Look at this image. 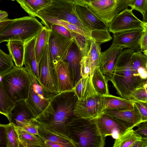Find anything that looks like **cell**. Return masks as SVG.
<instances>
[{
	"instance_id": "obj_1",
	"label": "cell",
	"mask_w": 147,
	"mask_h": 147,
	"mask_svg": "<svg viewBox=\"0 0 147 147\" xmlns=\"http://www.w3.org/2000/svg\"><path fill=\"white\" fill-rule=\"evenodd\" d=\"M78 100L74 89L61 92L54 96L45 109L32 119L45 129L69 138L67 125L75 116L74 111Z\"/></svg>"
},
{
	"instance_id": "obj_2",
	"label": "cell",
	"mask_w": 147,
	"mask_h": 147,
	"mask_svg": "<svg viewBox=\"0 0 147 147\" xmlns=\"http://www.w3.org/2000/svg\"><path fill=\"white\" fill-rule=\"evenodd\" d=\"M135 51L127 48L121 51L117 58L110 80L117 94L121 97L128 99L135 90L142 86L146 82L135 76L131 69V59Z\"/></svg>"
},
{
	"instance_id": "obj_3",
	"label": "cell",
	"mask_w": 147,
	"mask_h": 147,
	"mask_svg": "<svg viewBox=\"0 0 147 147\" xmlns=\"http://www.w3.org/2000/svg\"><path fill=\"white\" fill-rule=\"evenodd\" d=\"M69 138L75 147H104L105 138L99 129L97 119H87L75 116L67 125Z\"/></svg>"
},
{
	"instance_id": "obj_4",
	"label": "cell",
	"mask_w": 147,
	"mask_h": 147,
	"mask_svg": "<svg viewBox=\"0 0 147 147\" xmlns=\"http://www.w3.org/2000/svg\"><path fill=\"white\" fill-rule=\"evenodd\" d=\"M35 17L24 16L0 22V43L10 40L25 42L37 36L43 28Z\"/></svg>"
},
{
	"instance_id": "obj_5",
	"label": "cell",
	"mask_w": 147,
	"mask_h": 147,
	"mask_svg": "<svg viewBox=\"0 0 147 147\" xmlns=\"http://www.w3.org/2000/svg\"><path fill=\"white\" fill-rule=\"evenodd\" d=\"M0 77V85L13 102L16 103L27 98L32 80L25 68L15 66L9 72Z\"/></svg>"
},
{
	"instance_id": "obj_6",
	"label": "cell",
	"mask_w": 147,
	"mask_h": 147,
	"mask_svg": "<svg viewBox=\"0 0 147 147\" xmlns=\"http://www.w3.org/2000/svg\"><path fill=\"white\" fill-rule=\"evenodd\" d=\"M75 3L72 0H53L50 5L38 12L36 17L41 20L55 19L66 21L91 33L78 17L76 10Z\"/></svg>"
},
{
	"instance_id": "obj_7",
	"label": "cell",
	"mask_w": 147,
	"mask_h": 147,
	"mask_svg": "<svg viewBox=\"0 0 147 147\" xmlns=\"http://www.w3.org/2000/svg\"><path fill=\"white\" fill-rule=\"evenodd\" d=\"M39 84L48 92L55 94L60 93L55 68L50 55L48 42L44 48L38 63Z\"/></svg>"
},
{
	"instance_id": "obj_8",
	"label": "cell",
	"mask_w": 147,
	"mask_h": 147,
	"mask_svg": "<svg viewBox=\"0 0 147 147\" xmlns=\"http://www.w3.org/2000/svg\"><path fill=\"white\" fill-rule=\"evenodd\" d=\"M30 75L32 82L28 97L25 101L34 118L45 109L52 98L57 94L45 90L33 76Z\"/></svg>"
},
{
	"instance_id": "obj_9",
	"label": "cell",
	"mask_w": 147,
	"mask_h": 147,
	"mask_svg": "<svg viewBox=\"0 0 147 147\" xmlns=\"http://www.w3.org/2000/svg\"><path fill=\"white\" fill-rule=\"evenodd\" d=\"M107 109L103 96L98 94L84 101L78 100L74 111V115L87 119H97Z\"/></svg>"
},
{
	"instance_id": "obj_10",
	"label": "cell",
	"mask_w": 147,
	"mask_h": 147,
	"mask_svg": "<svg viewBox=\"0 0 147 147\" xmlns=\"http://www.w3.org/2000/svg\"><path fill=\"white\" fill-rule=\"evenodd\" d=\"M127 7L119 13L108 24V30L113 34L136 30H142L143 21Z\"/></svg>"
},
{
	"instance_id": "obj_11",
	"label": "cell",
	"mask_w": 147,
	"mask_h": 147,
	"mask_svg": "<svg viewBox=\"0 0 147 147\" xmlns=\"http://www.w3.org/2000/svg\"><path fill=\"white\" fill-rule=\"evenodd\" d=\"M82 3L108 24L124 9L120 0H98L90 3Z\"/></svg>"
},
{
	"instance_id": "obj_12",
	"label": "cell",
	"mask_w": 147,
	"mask_h": 147,
	"mask_svg": "<svg viewBox=\"0 0 147 147\" xmlns=\"http://www.w3.org/2000/svg\"><path fill=\"white\" fill-rule=\"evenodd\" d=\"M73 40L51 30L48 42L52 64L55 68L60 61H65Z\"/></svg>"
},
{
	"instance_id": "obj_13",
	"label": "cell",
	"mask_w": 147,
	"mask_h": 147,
	"mask_svg": "<svg viewBox=\"0 0 147 147\" xmlns=\"http://www.w3.org/2000/svg\"><path fill=\"white\" fill-rule=\"evenodd\" d=\"M75 8L80 19L89 31L108 30V24L98 17L84 4L76 1Z\"/></svg>"
},
{
	"instance_id": "obj_14",
	"label": "cell",
	"mask_w": 147,
	"mask_h": 147,
	"mask_svg": "<svg viewBox=\"0 0 147 147\" xmlns=\"http://www.w3.org/2000/svg\"><path fill=\"white\" fill-rule=\"evenodd\" d=\"M124 48L112 43L109 49L101 52L98 66L108 81L112 77L117 58Z\"/></svg>"
},
{
	"instance_id": "obj_15",
	"label": "cell",
	"mask_w": 147,
	"mask_h": 147,
	"mask_svg": "<svg viewBox=\"0 0 147 147\" xmlns=\"http://www.w3.org/2000/svg\"><path fill=\"white\" fill-rule=\"evenodd\" d=\"M83 56L82 51L73 41L68 51L64 61L67 64L70 76L74 86L82 78L80 61Z\"/></svg>"
},
{
	"instance_id": "obj_16",
	"label": "cell",
	"mask_w": 147,
	"mask_h": 147,
	"mask_svg": "<svg viewBox=\"0 0 147 147\" xmlns=\"http://www.w3.org/2000/svg\"><path fill=\"white\" fill-rule=\"evenodd\" d=\"M105 113L117 120L127 129H132L142 122L140 115L134 105L132 108L126 109H107Z\"/></svg>"
},
{
	"instance_id": "obj_17",
	"label": "cell",
	"mask_w": 147,
	"mask_h": 147,
	"mask_svg": "<svg viewBox=\"0 0 147 147\" xmlns=\"http://www.w3.org/2000/svg\"><path fill=\"white\" fill-rule=\"evenodd\" d=\"M102 135L106 138L111 136L116 139L127 129L117 120L104 113L97 119Z\"/></svg>"
},
{
	"instance_id": "obj_18",
	"label": "cell",
	"mask_w": 147,
	"mask_h": 147,
	"mask_svg": "<svg viewBox=\"0 0 147 147\" xmlns=\"http://www.w3.org/2000/svg\"><path fill=\"white\" fill-rule=\"evenodd\" d=\"M142 30H136L113 34L112 43L135 51L140 49V41Z\"/></svg>"
},
{
	"instance_id": "obj_19",
	"label": "cell",
	"mask_w": 147,
	"mask_h": 147,
	"mask_svg": "<svg viewBox=\"0 0 147 147\" xmlns=\"http://www.w3.org/2000/svg\"><path fill=\"white\" fill-rule=\"evenodd\" d=\"M36 36L25 42L24 65L29 74L33 76L39 83L38 63L34 49Z\"/></svg>"
},
{
	"instance_id": "obj_20",
	"label": "cell",
	"mask_w": 147,
	"mask_h": 147,
	"mask_svg": "<svg viewBox=\"0 0 147 147\" xmlns=\"http://www.w3.org/2000/svg\"><path fill=\"white\" fill-rule=\"evenodd\" d=\"M142 51L139 50L134 52L130 64L134 76L146 81L147 79V57Z\"/></svg>"
},
{
	"instance_id": "obj_21",
	"label": "cell",
	"mask_w": 147,
	"mask_h": 147,
	"mask_svg": "<svg viewBox=\"0 0 147 147\" xmlns=\"http://www.w3.org/2000/svg\"><path fill=\"white\" fill-rule=\"evenodd\" d=\"M60 92L72 90L74 86L71 80L67 63L61 61L55 67Z\"/></svg>"
},
{
	"instance_id": "obj_22",
	"label": "cell",
	"mask_w": 147,
	"mask_h": 147,
	"mask_svg": "<svg viewBox=\"0 0 147 147\" xmlns=\"http://www.w3.org/2000/svg\"><path fill=\"white\" fill-rule=\"evenodd\" d=\"M33 118L32 115L26 106L25 100H22L16 102L10 122L13 123L16 126L21 127L26 121Z\"/></svg>"
},
{
	"instance_id": "obj_23",
	"label": "cell",
	"mask_w": 147,
	"mask_h": 147,
	"mask_svg": "<svg viewBox=\"0 0 147 147\" xmlns=\"http://www.w3.org/2000/svg\"><path fill=\"white\" fill-rule=\"evenodd\" d=\"M74 90L80 101H84L98 95L92 84L90 75L81 78L75 85Z\"/></svg>"
},
{
	"instance_id": "obj_24",
	"label": "cell",
	"mask_w": 147,
	"mask_h": 147,
	"mask_svg": "<svg viewBox=\"0 0 147 147\" xmlns=\"http://www.w3.org/2000/svg\"><path fill=\"white\" fill-rule=\"evenodd\" d=\"M20 143V147H46L44 141L39 136L33 134L24 128L16 126Z\"/></svg>"
},
{
	"instance_id": "obj_25",
	"label": "cell",
	"mask_w": 147,
	"mask_h": 147,
	"mask_svg": "<svg viewBox=\"0 0 147 147\" xmlns=\"http://www.w3.org/2000/svg\"><path fill=\"white\" fill-rule=\"evenodd\" d=\"M6 45L16 66L22 67L24 65L25 42L17 40L7 42Z\"/></svg>"
},
{
	"instance_id": "obj_26",
	"label": "cell",
	"mask_w": 147,
	"mask_h": 147,
	"mask_svg": "<svg viewBox=\"0 0 147 147\" xmlns=\"http://www.w3.org/2000/svg\"><path fill=\"white\" fill-rule=\"evenodd\" d=\"M90 76L92 84L98 94L103 96L110 94L108 81L100 71L98 66L96 67Z\"/></svg>"
},
{
	"instance_id": "obj_27",
	"label": "cell",
	"mask_w": 147,
	"mask_h": 147,
	"mask_svg": "<svg viewBox=\"0 0 147 147\" xmlns=\"http://www.w3.org/2000/svg\"><path fill=\"white\" fill-rule=\"evenodd\" d=\"M53 0H16L30 16L36 17L41 10L50 5Z\"/></svg>"
},
{
	"instance_id": "obj_28",
	"label": "cell",
	"mask_w": 147,
	"mask_h": 147,
	"mask_svg": "<svg viewBox=\"0 0 147 147\" xmlns=\"http://www.w3.org/2000/svg\"><path fill=\"white\" fill-rule=\"evenodd\" d=\"M107 109L123 110L130 109L134 105L131 100L110 94L103 96Z\"/></svg>"
},
{
	"instance_id": "obj_29",
	"label": "cell",
	"mask_w": 147,
	"mask_h": 147,
	"mask_svg": "<svg viewBox=\"0 0 147 147\" xmlns=\"http://www.w3.org/2000/svg\"><path fill=\"white\" fill-rule=\"evenodd\" d=\"M141 137L132 129H128L115 139L113 147H132L134 144Z\"/></svg>"
},
{
	"instance_id": "obj_30",
	"label": "cell",
	"mask_w": 147,
	"mask_h": 147,
	"mask_svg": "<svg viewBox=\"0 0 147 147\" xmlns=\"http://www.w3.org/2000/svg\"><path fill=\"white\" fill-rule=\"evenodd\" d=\"M39 136L44 141L49 140L65 145L66 147H75L73 141L70 138L52 133L39 126Z\"/></svg>"
},
{
	"instance_id": "obj_31",
	"label": "cell",
	"mask_w": 147,
	"mask_h": 147,
	"mask_svg": "<svg viewBox=\"0 0 147 147\" xmlns=\"http://www.w3.org/2000/svg\"><path fill=\"white\" fill-rule=\"evenodd\" d=\"M51 30L44 26L41 31L36 36L35 45V51L37 61L38 63L43 51L49 41Z\"/></svg>"
},
{
	"instance_id": "obj_32",
	"label": "cell",
	"mask_w": 147,
	"mask_h": 147,
	"mask_svg": "<svg viewBox=\"0 0 147 147\" xmlns=\"http://www.w3.org/2000/svg\"><path fill=\"white\" fill-rule=\"evenodd\" d=\"M100 45L91 38L89 40L86 50L91 61L92 73L96 67L98 66L101 52Z\"/></svg>"
},
{
	"instance_id": "obj_33",
	"label": "cell",
	"mask_w": 147,
	"mask_h": 147,
	"mask_svg": "<svg viewBox=\"0 0 147 147\" xmlns=\"http://www.w3.org/2000/svg\"><path fill=\"white\" fill-rule=\"evenodd\" d=\"M15 103L7 95L0 85V113L7 118L9 122Z\"/></svg>"
},
{
	"instance_id": "obj_34",
	"label": "cell",
	"mask_w": 147,
	"mask_h": 147,
	"mask_svg": "<svg viewBox=\"0 0 147 147\" xmlns=\"http://www.w3.org/2000/svg\"><path fill=\"white\" fill-rule=\"evenodd\" d=\"M41 20V22L49 29L51 25L57 24L63 26L70 31L79 33L90 38H92L91 33L87 32L76 25L67 22L55 19H43Z\"/></svg>"
},
{
	"instance_id": "obj_35",
	"label": "cell",
	"mask_w": 147,
	"mask_h": 147,
	"mask_svg": "<svg viewBox=\"0 0 147 147\" xmlns=\"http://www.w3.org/2000/svg\"><path fill=\"white\" fill-rule=\"evenodd\" d=\"M7 147H20V143L15 126L12 122L4 124Z\"/></svg>"
},
{
	"instance_id": "obj_36",
	"label": "cell",
	"mask_w": 147,
	"mask_h": 147,
	"mask_svg": "<svg viewBox=\"0 0 147 147\" xmlns=\"http://www.w3.org/2000/svg\"><path fill=\"white\" fill-rule=\"evenodd\" d=\"M9 55L0 49V75L8 72L15 66Z\"/></svg>"
},
{
	"instance_id": "obj_37",
	"label": "cell",
	"mask_w": 147,
	"mask_h": 147,
	"mask_svg": "<svg viewBox=\"0 0 147 147\" xmlns=\"http://www.w3.org/2000/svg\"><path fill=\"white\" fill-rule=\"evenodd\" d=\"M86 51L80 61L81 74L82 78H86L92 73V65L90 58Z\"/></svg>"
},
{
	"instance_id": "obj_38",
	"label": "cell",
	"mask_w": 147,
	"mask_h": 147,
	"mask_svg": "<svg viewBox=\"0 0 147 147\" xmlns=\"http://www.w3.org/2000/svg\"><path fill=\"white\" fill-rule=\"evenodd\" d=\"M91 38L101 44L110 41L112 39L107 30H96L91 31Z\"/></svg>"
},
{
	"instance_id": "obj_39",
	"label": "cell",
	"mask_w": 147,
	"mask_h": 147,
	"mask_svg": "<svg viewBox=\"0 0 147 147\" xmlns=\"http://www.w3.org/2000/svg\"><path fill=\"white\" fill-rule=\"evenodd\" d=\"M70 31L72 39L77 45L80 50L82 52L84 51L87 47L89 40L91 38L77 32Z\"/></svg>"
},
{
	"instance_id": "obj_40",
	"label": "cell",
	"mask_w": 147,
	"mask_h": 147,
	"mask_svg": "<svg viewBox=\"0 0 147 147\" xmlns=\"http://www.w3.org/2000/svg\"><path fill=\"white\" fill-rule=\"evenodd\" d=\"M129 6L132 10L140 13L144 17L147 8V0H129Z\"/></svg>"
},
{
	"instance_id": "obj_41",
	"label": "cell",
	"mask_w": 147,
	"mask_h": 147,
	"mask_svg": "<svg viewBox=\"0 0 147 147\" xmlns=\"http://www.w3.org/2000/svg\"><path fill=\"white\" fill-rule=\"evenodd\" d=\"M129 99L147 100V84L145 83L142 86L137 88L131 94Z\"/></svg>"
},
{
	"instance_id": "obj_42",
	"label": "cell",
	"mask_w": 147,
	"mask_h": 147,
	"mask_svg": "<svg viewBox=\"0 0 147 147\" xmlns=\"http://www.w3.org/2000/svg\"><path fill=\"white\" fill-rule=\"evenodd\" d=\"M138 110L141 116L142 122L147 121V100H131Z\"/></svg>"
},
{
	"instance_id": "obj_43",
	"label": "cell",
	"mask_w": 147,
	"mask_h": 147,
	"mask_svg": "<svg viewBox=\"0 0 147 147\" xmlns=\"http://www.w3.org/2000/svg\"><path fill=\"white\" fill-rule=\"evenodd\" d=\"M32 119L26 121L22 124L21 127L24 128L30 133L39 136V126Z\"/></svg>"
},
{
	"instance_id": "obj_44",
	"label": "cell",
	"mask_w": 147,
	"mask_h": 147,
	"mask_svg": "<svg viewBox=\"0 0 147 147\" xmlns=\"http://www.w3.org/2000/svg\"><path fill=\"white\" fill-rule=\"evenodd\" d=\"M49 29L65 37L72 39L70 31L63 26L57 24H53L50 26Z\"/></svg>"
},
{
	"instance_id": "obj_45",
	"label": "cell",
	"mask_w": 147,
	"mask_h": 147,
	"mask_svg": "<svg viewBox=\"0 0 147 147\" xmlns=\"http://www.w3.org/2000/svg\"><path fill=\"white\" fill-rule=\"evenodd\" d=\"M136 126L138 128L135 130L142 138H147V121L143 122Z\"/></svg>"
},
{
	"instance_id": "obj_46",
	"label": "cell",
	"mask_w": 147,
	"mask_h": 147,
	"mask_svg": "<svg viewBox=\"0 0 147 147\" xmlns=\"http://www.w3.org/2000/svg\"><path fill=\"white\" fill-rule=\"evenodd\" d=\"M140 49L143 51L147 48V32H143L140 41Z\"/></svg>"
},
{
	"instance_id": "obj_47",
	"label": "cell",
	"mask_w": 147,
	"mask_h": 147,
	"mask_svg": "<svg viewBox=\"0 0 147 147\" xmlns=\"http://www.w3.org/2000/svg\"><path fill=\"white\" fill-rule=\"evenodd\" d=\"M0 144L3 145H5L6 147V135L4 124L0 125Z\"/></svg>"
},
{
	"instance_id": "obj_48",
	"label": "cell",
	"mask_w": 147,
	"mask_h": 147,
	"mask_svg": "<svg viewBox=\"0 0 147 147\" xmlns=\"http://www.w3.org/2000/svg\"><path fill=\"white\" fill-rule=\"evenodd\" d=\"M132 147H147L146 138L141 137L134 144Z\"/></svg>"
},
{
	"instance_id": "obj_49",
	"label": "cell",
	"mask_w": 147,
	"mask_h": 147,
	"mask_svg": "<svg viewBox=\"0 0 147 147\" xmlns=\"http://www.w3.org/2000/svg\"><path fill=\"white\" fill-rule=\"evenodd\" d=\"M46 147H66L62 144L49 140L44 141Z\"/></svg>"
},
{
	"instance_id": "obj_50",
	"label": "cell",
	"mask_w": 147,
	"mask_h": 147,
	"mask_svg": "<svg viewBox=\"0 0 147 147\" xmlns=\"http://www.w3.org/2000/svg\"><path fill=\"white\" fill-rule=\"evenodd\" d=\"M8 13L5 11H0V22L7 19Z\"/></svg>"
},
{
	"instance_id": "obj_51",
	"label": "cell",
	"mask_w": 147,
	"mask_h": 147,
	"mask_svg": "<svg viewBox=\"0 0 147 147\" xmlns=\"http://www.w3.org/2000/svg\"><path fill=\"white\" fill-rule=\"evenodd\" d=\"M142 27L143 31V32H147V21H143Z\"/></svg>"
},
{
	"instance_id": "obj_52",
	"label": "cell",
	"mask_w": 147,
	"mask_h": 147,
	"mask_svg": "<svg viewBox=\"0 0 147 147\" xmlns=\"http://www.w3.org/2000/svg\"><path fill=\"white\" fill-rule=\"evenodd\" d=\"M81 1L79 2L82 3H90L96 1L98 0H81Z\"/></svg>"
},
{
	"instance_id": "obj_53",
	"label": "cell",
	"mask_w": 147,
	"mask_h": 147,
	"mask_svg": "<svg viewBox=\"0 0 147 147\" xmlns=\"http://www.w3.org/2000/svg\"><path fill=\"white\" fill-rule=\"evenodd\" d=\"M143 21H147V11H146L145 15L143 17Z\"/></svg>"
},
{
	"instance_id": "obj_54",
	"label": "cell",
	"mask_w": 147,
	"mask_h": 147,
	"mask_svg": "<svg viewBox=\"0 0 147 147\" xmlns=\"http://www.w3.org/2000/svg\"><path fill=\"white\" fill-rule=\"evenodd\" d=\"M142 51L144 54L147 57V48Z\"/></svg>"
},
{
	"instance_id": "obj_55",
	"label": "cell",
	"mask_w": 147,
	"mask_h": 147,
	"mask_svg": "<svg viewBox=\"0 0 147 147\" xmlns=\"http://www.w3.org/2000/svg\"><path fill=\"white\" fill-rule=\"evenodd\" d=\"M73 1H76L78 2H80L81 1V0H72Z\"/></svg>"
},
{
	"instance_id": "obj_56",
	"label": "cell",
	"mask_w": 147,
	"mask_h": 147,
	"mask_svg": "<svg viewBox=\"0 0 147 147\" xmlns=\"http://www.w3.org/2000/svg\"><path fill=\"white\" fill-rule=\"evenodd\" d=\"M145 83H146L147 84V79Z\"/></svg>"
},
{
	"instance_id": "obj_57",
	"label": "cell",
	"mask_w": 147,
	"mask_h": 147,
	"mask_svg": "<svg viewBox=\"0 0 147 147\" xmlns=\"http://www.w3.org/2000/svg\"><path fill=\"white\" fill-rule=\"evenodd\" d=\"M11 0V1H14L15 0Z\"/></svg>"
},
{
	"instance_id": "obj_58",
	"label": "cell",
	"mask_w": 147,
	"mask_h": 147,
	"mask_svg": "<svg viewBox=\"0 0 147 147\" xmlns=\"http://www.w3.org/2000/svg\"><path fill=\"white\" fill-rule=\"evenodd\" d=\"M146 11H147V10H146Z\"/></svg>"
},
{
	"instance_id": "obj_59",
	"label": "cell",
	"mask_w": 147,
	"mask_h": 147,
	"mask_svg": "<svg viewBox=\"0 0 147 147\" xmlns=\"http://www.w3.org/2000/svg\"><path fill=\"white\" fill-rule=\"evenodd\" d=\"M146 139H147V138H146Z\"/></svg>"
}]
</instances>
